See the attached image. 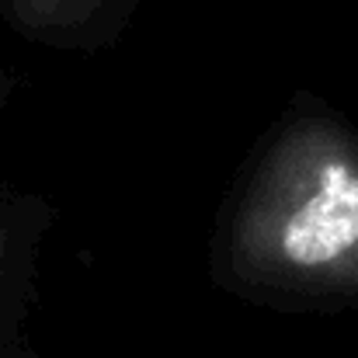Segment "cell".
Listing matches in <instances>:
<instances>
[{
    "label": "cell",
    "mask_w": 358,
    "mask_h": 358,
    "mask_svg": "<svg viewBox=\"0 0 358 358\" xmlns=\"http://www.w3.org/2000/svg\"><path fill=\"white\" fill-rule=\"evenodd\" d=\"M227 275L261 296H358V139L327 119L285 125L240 192Z\"/></svg>",
    "instance_id": "obj_1"
},
{
    "label": "cell",
    "mask_w": 358,
    "mask_h": 358,
    "mask_svg": "<svg viewBox=\"0 0 358 358\" xmlns=\"http://www.w3.org/2000/svg\"><path fill=\"white\" fill-rule=\"evenodd\" d=\"M28 243L21 237V230L10 220L0 216V313H3V292H7V285H10L17 264H21V250Z\"/></svg>",
    "instance_id": "obj_2"
},
{
    "label": "cell",
    "mask_w": 358,
    "mask_h": 358,
    "mask_svg": "<svg viewBox=\"0 0 358 358\" xmlns=\"http://www.w3.org/2000/svg\"><path fill=\"white\" fill-rule=\"evenodd\" d=\"M0 358H28V352H21V348L7 338V341H0Z\"/></svg>",
    "instance_id": "obj_3"
}]
</instances>
